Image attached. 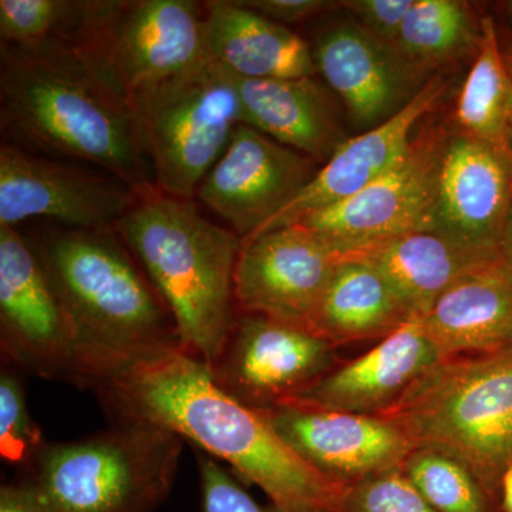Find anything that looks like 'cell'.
I'll list each match as a JSON object with an SVG mask.
<instances>
[{
  "mask_svg": "<svg viewBox=\"0 0 512 512\" xmlns=\"http://www.w3.org/2000/svg\"><path fill=\"white\" fill-rule=\"evenodd\" d=\"M507 9H508V15H510V18L512 20V2L508 3Z\"/></svg>",
  "mask_w": 512,
  "mask_h": 512,
  "instance_id": "cell-38",
  "label": "cell"
},
{
  "mask_svg": "<svg viewBox=\"0 0 512 512\" xmlns=\"http://www.w3.org/2000/svg\"><path fill=\"white\" fill-rule=\"evenodd\" d=\"M511 210V151L448 131L431 229L467 247L500 255Z\"/></svg>",
  "mask_w": 512,
  "mask_h": 512,
  "instance_id": "cell-16",
  "label": "cell"
},
{
  "mask_svg": "<svg viewBox=\"0 0 512 512\" xmlns=\"http://www.w3.org/2000/svg\"><path fill=\"white\" fill-rule=\"evenodd\" d=\"M261 412L299 457L343 488L399 470L416 448L389 417L339 412L298 400Z\"/></svg>",
  "mask_w": 512,
  "mask_h": 512,
  "instance_id": "cell-14",
  "label": "cell"
},
{
  "mask_svg": "<svg viewBox=\"0 0 512 512\" xmlns=\"http://www.w3.org/2000/svg\"><path fill=\"white\" fill-rule=\"evenodd\" d=\"M111 423L161 427L227 463L241 483L288 512H339L346 488L299 457L261 410L234 399L181 348L140 357L92 390Z\"/></svg>",
  "mask_w": 512,
  "mask_h": 512,
  "instance_id": "cell-1",
  "label": "cell"
},
{
  "mask_svg": "<svg viewBox=\"0 0 512 512\" xmlns=\"http://www.w3.org/2000/svg\"><path fill=\"white\" fill-rule=\"evenodd\" d=\"M498 256L433 229H420L348 258L375 266L392 286L409 320H421L448 288Z\"/></svg>",
  "mask_w": 512,
  "mask_h": 512,
  "instance_id": "cell-23",
  "label": "cell"
},
{
  "mask_svg": "<svg viewBox=\"0 0 512 512\" xmlns=\"http://www.w3.org/2000/svg\"><path fill=\"white\" fill-rule=\"evenodd\" d=\"M30 245L79 348L83 389L140 357L181 348L173 316L116 228H52Z\"/></svg>",
  "mask_w": 512,
  "mask_h": 512,
  "instance_id": "cell-3",
  "label": "cell"
},
{
  "mask_svg": "<svg viewBox=\"0 0 512 512\" xmlns=\"http://www.w3.org/2000/svg\"><path fill=\"white\" fill-rule=\"evenodd\" d=\"M204 12L207 57L239 79H299L318 73L308 42L241 0H208Z\"/></svg>",
  "mask_w": 512,
  "mask_h": 512,
  "instance_id": "cell-21",
  "label": "cell"
},
{
  "mask_svg": "<svg viewBox=\"0 0 512 512\" xmlns=\"http://www.w3.org/2000/svg\"><path fill=\"white\" fill-rule=\"evenodd\" d=\"M342 259L325 239L302 224L242 241L235 271L239 312L311 329L320 299Z\"/></svg>",
  "mask_w": 512,
  "mask_h": 512,
  "instance_id": "cell-15",
  "label": "cell"
},
{
  "mask_svg": "<svg viewBox=\"0 0 512 512\" xmlns=\"http://www.w3.org/2000/svg\"><path fill=\"white\" fill-rule=\"evenodd\" d=\"M318 170L312 158L239 124L195 198L244 241L288 207Z\"/></svg>",
  "mask_w": 512,
  "mask_h": 512,
  "instance_id": "cell-13",
  "label": "cell"
},
{
  "mask_svg": "<svg viewBox=\"0 0 512 512\" xmlns=\"http://www.w3.org/2000/svg\"><path fill=\"white\" fill-rule=\"evenodd\" d=\"M444 359L512 346V271L498 256L461 278L421 319Z\"/></svg>",
  "mask_w": 512,
  "mask_h": 512,
  "instance_id": "cell-22",
  "label": "cell"
},
{
  "mask_svg": "<svg viewBox=\"0 0 512 512\" xmlns=\"http://www.w3.org/2000/svg\"><path fill=\"white\" fill-rule=\"evenodd\" d=\"M83 6L84 0H0V43L30 45L70 39Z\"/></svg>",
  "mask_w": 512,
  "mask_h": 512,
  "instance_id": "cell-28",
  "label": "cell"
},
{
  "mask_svg": "<svg viewBox=\"0 0 512 512\" xmlns=\"http://www.w3.org/2000/svg\"><path fill=\"white\" fill-rule=\"evenodd\" d=\"M2 143L154 187L130 97L72 39L0 43Z\"/></svg>",
  "mask_w": 512,
  "mask_h": 512,
  "instance_id": "cell-2",
  "label": "cell"
},
{
  "mask_svg": "<svg viewBox=\"0 0 512 512\" xmlns=\"http://www.w3.org/2000/svg\"><path fill=\"white\" fill-rule=\"evenodd\" d=\"M339 512H436L404 476L402 468L386 471L348 487Z\"/></svg>",
  "mask_w": 512,
  "mask_h": 512,
  "instance_id": "cell-30",
  "label": "cell"
},
{
  "mask_svg": "<svg viewBox=\"0 0 512 512\" xmlns=\"http://www.w3.org/2000/svg\"><path fill=\"white\" fill-rule=\"evenodd\" d=\"M481 19L460 0H414L394 50L424 77L430 70L456 62L470 52L476 55Z\"/></svg>",
  "mask_w": 512,
  "mask_h": 512,
  "instance_id": "cell-26",
  "label": "cell"
},
{
  "mask_svg": "<svg viewBox=\"0 0 512 512\" xmlns=\"http://www.w3.org/2000/svg\"><path fill=\"white\" fill-rule=\"evenodd\" d=\"M184 440L141 423H111L47 443L20 478L63 512H156L173 490Z\"/></svg>",
  "mask_w": 512,
  "mask_h": 512,
  "instance_id": "cell-6",
  "label": "cell"
},
{
  "mask_svg": "<svg viewBox=\"0 0 512 512\" xmlns=\"http://www.w3.org/2000/svg\"><path fill=\"white\" fill-rule=\"evenodd\" d=\"M136 197L106 171L0 146V227L45 218L64 228H114Z\"/></svg>",
  "mask_w": 512,
  "mask_h": 512,
  "instance_id": "cell-12",
  "label": "cell"
},
{
  "mask_svg": "<svg viewBox=\"0 0 512 512\" xmlns=\"http://www.w3.org/2000/svg\"><path fill=\"white\" fill-rule=\"evenodd\" d=\"M500 504L501 511L512 512V466L505 471L501 480Z\"/></svg>",
  "mask_w": 512,
  "mask_h": 512,
  "instance_id": "cell-36",
  "label": "cell"
},
{
  "mask_svg": "<svg viewBox=\"0 0 512 512\" xmlns=\"http://www.w3.org/2000/svg\"><path fill=\"white\" fill-rule=\"evenodd\" d=\"M448 131L424 124L402 160L349 200L296 224L320 235L343 258L390 239L431 229L441 158Z\"/></svg>",
  "mask_w": 512,
  "mask_h": 512,
  "instance_id": "cell-9",
  "label": "cell"
},
{
  "mask_svg": "<svg viewBox=\"0 0 512 512\" xmlns=\"http://www.w3.org/2000/svg\"><path fill=\"white\" fill-rule=\"evenodd\" d=\"M444 357L421 320H410L363 353L338 365L295 397L298 402L366 416H382Z\"/></svg>",
  "mask_w": 512,
  "mask_h": 512,
  "instance_id": "cell-19",
  "label": "cell"
},
{
  "mask_svg": "<svg viewBox=\"0 0 512 512\" xmlns=\"http://www.w3.org/2000/svg\"><path fill=\"white\" fill-rule=\"evenodd\" d=\"M338 349L303 326L239 312L234 329L212 365L222 390L256 410L301 396L338 366Z\"/></svg>",
  "mask_w": 512,
  "mask_h": 512,
  "instance_id": "cell-11",
  "label": "cell"
},
{
  "mask_svg": "<svg viewBox=\"0 0 512 512\" xmlns=\"http://www.w3.org/2000/svg\"><path fill=\"white\" fill-rule=\"evenodd\" d=\"M19 370L2 362L0 369V456L9 466L25 470L47 443L30 416Z\"/></svg>",
  "mask_w": 512,
  "mask_h": 512,
  "instance_id": "cell-29",
  "label": "cell"
},
{
  "mask_svg": "<svg viewBox=\"0 0 512 512\" xmlns=\"http://www.w3.org/2000/svg\"><path fill=\"white\" fill-rule=\"evenodd\" d=\"M312 55L350 119L369 130L392 119L424 86V77L396 50L377 42L350 18L322 30Z\"/></svg>",
  "mask_w": 512,
  "mask_h": 512,
  "instance_id": "cell-17",
  "label": "cell"
},
{
  "mask_svg": "<svg viewBox=\"0 0 512 512\" xmlns=\"http://www.w3.org/2000/svg\"><path fill=\"white\" fill-rule=\"evenodd\" d=\"M457 130L512 153V74L493 16L481 19V40L456 103Z\"/></svg>",
  "mask_w": 512,
  "mask_h": 512,
  "instance_id": "cell-25",
  "label": "cell"
},
{
  "mask_svg": "<svg viewBox=\"0 0 512 512\" xmlns=\"http://www.w3.org/2000/svg\"><path fill=\"white\" fill-rule=\"evenodd\" d=\"M382 416L414 447L463 464L500 503L501 480L512 466V346L441 360Z\"/></svg>",
  "mask_w": 512,
  "mask_h": 512,
  "instance_id": "cell-5",
  "label": "cell"
},
{
  "mask_svg": "<svg viewBox=\"0 0 512 512\" xmlns=\"http://www.w3.org/2000/svg\"><path fill=\"white\" fill-rule=\"evenodd\" d=\"M114 228L173 316L181 349L212 365L239 315L241 238L208 220L194 200L156 187L137 191Z\"/></svg>",
  "mask_w": 512,
  "mask_h": 512,
  "instance_id": "cell-4",
  "label": "cell"
},
{
  "mask_svg": "<svg viewBox=\"0 0 512 512\" xmlns=\"http://www.w3.org/2000/svg\"><path fill=\"white\" fill-rule=\"evenodd\" d=\"M500 256L512 271V210L500 241Z\"/></svg>",
  "mask_w": 512,
  "mask_h": 512,
  "instance_id": "cell-35",
  "label": "cell"
},
{
  "mask_svg": "<svg viewBox=\"0 0 512 512\" xmlns=\"http://www.w3.org/2000/svg\"><path fill=\"white\" fill-rule=\"evenodd\" d=\"M194 450L200 477L201 512H288L271 503H256L220 461L197 448Z\"/></svg>",
  "mask_w": 512,
  "mask_h": 512,
  "instance_id": "cell-31",
  "label": "cell"
},
{
  "mask_svg": "<svg viewBox=\"0 0 512 512\" xmlns=\"http://www.w3.org/2000/svg\"><path fill=\"white\" fill-rule=\"evenodd\" d=\"M505 62H507V60H505ZM507 64H508V69H510V73L512 74V64L508 63V62H507Z\"/></svg>",
  "mask_w": 512,
  "mask_h": 512,
  "instance_id": "cell-39",
  "label": "cell"
},
{
  "mask_svg": "<svg viewBox=\"0 0 512 512\" xmlns=\"http://www.w3.org/2000/svg\"><path fill=\"white\" fill-rule=\"evenodd\" d=\"M154 187L195 200L242 123L238 77L205 56L130 97Z\"/></svg>",
  "mask_w": 512,
  "mask_h": 512,
  "instance_id": "cell-7",
  "label": "cell"
},
{
  "mask_svg": "<svg viewBox=\"0 0 512 512\" xmlns=\"http://www.w3.org/2000/svg\"><path fill=\"white\" fill-rule=\"evenodd\" d=\"M414 0H346L340 8L349 12L350 19L367 35L383 45H396L404 19Z\"/></svg>",
  "mask_w": 512,
  "mask_h": 512,
  "instance_id": "cell-32",
  "label": "cell"
},
{
  "mask_svg": "<svg viewBox=\"0 0 512 512\" xmlns=\"http://www.w3.org/2000/svg\"><path fill=\"white\" fill-rule=\"evenodd\" d=\"M2 362L83 389L82 357L59 299L29 239L0 227Z\"/></svg>",
  "mask_w": 512,
  "mask_h": 512,
  "instance_id": "cell-10",
  "label": "cell"
},
{
  "mask_svg": "<svg viewBox=\"0 0 512 512\" xmlns=\"http://www.w3.org/2000/svg\"><path fill=\"white\" fill-rule=\"evenodd\" d=\"M242 123L325 164L348 138L328 86L312 77L239 79Z\"/></svg>",
  "mask_w": 512,
  "mask_h": 512,
  "instance_id": "cell-20",
  "label": "cell"
},
{
  "mask_svg": "<svg viewBox=\"0 0 512 512\" xmlns=\"http://www.w3.org/2000/svg\"><path fill=\"white\" fill-rule=\"evenodd\" d=\"M410 322L392 286L359 258H343L323 293L311 330L340 348L384 339Z\"/></svg>",
  "mask_w": 512,
  "mask_h": 512,
  "instance_id": "cell-24",
  "label": "cell"
},
{
  "mask_svg": "<svg viewBox=\"0 0 512 512\" xmlns=\"http://www.w3.org/2000/svg\"><path fill=\"white\" fill-rule=\"evenodd\" d=\"M241 2L247 8L284 26L315 18L339 6V3L328 2V0H241Z\"/></svg>",
  "mask_w": 512,
  "mask_h": 512,
  "instance_id": "cell-33",
  "label": "cell"
},
{
  "mask_svg": "<svg viewBox=\"0 0 512 512\" xmlns=\"http://www.w3.org/2000/svg\"><path fill=\"white\" fill-rule=\"evenodd\" d=\"M0 512H63L39 493L29 481L19 480L0 488Z\"/></svg>",
  "mask_w": 512,
  "mask_h": 512,
  "instance_id": "cell-34",
  "label": "cell"
},
{
  "mask_svg": "<svg viewBox=\"0 0 512 512\" xmlns=\"http://www.w3.org/2000/svg\"><path fill=\"white\" fill-rule=\"evenodd\" d=\"M446 89L447 84L440 76L431 77L392 119L346 140L319 168L305 190L247 239L296 224L308 215L340 204L365 190L402 160L416 136L417 124L436 109Z\"/></svg>",
  "mask_w": 512,
  "mask_h": 512,
  "instance_id": "cell-18",
  "label": "cell"
},
{
  "mask_svg": "<svg viewBox=\"0 0 512 512\" xmlns=\"http://www.w3.org/2000/svg\"><path fill=\"white\" fill-rule=\"evenodd\" d=\"M204 18L194 0H84L70 39L131 97L207 56Z\"/></svg>",
  "mask_w": 512,
  "mask_h": 512,
  "instance_id": "cell-8",
  "label": "cell"
},
{
  "mask_svg": "<svg viewBox=\"0 0 512 512\" xmlns=\"http://www.w3.org/2000/svg\"><path fill=\"white\" fill-rule=\"evenodd\" d=\"M500 40L505 60L512 64V33H505L504 37L500 36Z\"/></svg>",
  "mask_w": 512,
  "mask_h": 512,
  "instance_id": "cell-37",
  "label": "cell"
},
{
  "mask_svg": "<svg viewBox=\"0 0 512 512\" xmlns=\"http://www.w3.org/2000/svg\"><path fill=\"white\" fill-rule=\"evenodd\" d=\"M402 471L436 512H503L467 467L441 451L414 448Z\"/></svg>",
  "mask_w": 512,
  "mask_h": 512,
  "instance_id": "cell-27",
  "label": "cell"
}]
</instances>
